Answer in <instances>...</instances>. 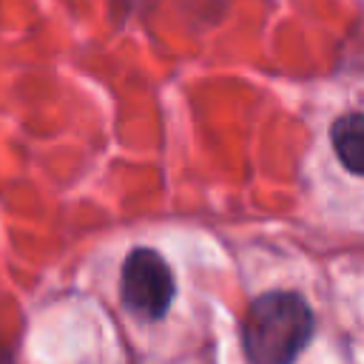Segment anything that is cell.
<instances>
[{
  "mask_svg": "<svg viewBox=\"0 0 364 364\" xmlns=\"http://www.w3.org/2000/svg\"><path fill=\"white\" fill-rule=\"evenodd\" d=\"M310 338L313 310L290 290L259 296L242 321V341L250 364H293Z\"/></svg>",
  "mask_w": 364,
  "mask_h": 364,
  "instance_id": "1",
  "label": "cell"
},
{
  "mask_svg": "<svg viewBox=\"0 0 364 364\" xmlns=\"http://www.w3.org/2000/svg\"><path fill=\"white\" fill-rule=\"evenodd\" d=\"M119 293L131 313L142 318H162L173 301L176 284L168 262L151 247H134L122 262Z\"/></svg>",
  "mask_w": 364,
  "mask_h": 364,
  "instance_id": "2",
  "label": "cell"
},
{
  "mask_svg": "<svg viewBox=\"0 0 364 364\" xmlns=\"http://www.w3.org/2000/svg\"><path fill=\"white\" fill-rule=\"evenodd\" d=\"M336 156L347 171L364 176V114H344L330 128Z\"/></svg>",
  "mask_w": 364,
  "mask_h": 364,
  "instance_id": "3",
  "label": "cell"
}]
</instances>
